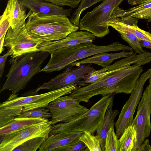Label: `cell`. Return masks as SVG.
<instances>
[{
    "instance_id": "obj_1",
    "label": "cell",
    "mask_w": 151,
    "mask_h": 151,
    "mask_svg": "<svg viewBox=\"0 0 151 151\" xmlns=\"http://www.w3.org/2000/svg\"><path fill=\"white\" fill-rule=\"evenodd\" d=\"M143 71L142 66L137 64L109 71L96 82L75 89L70 96L80 102H88L91 98L98 95L131 93Z\"/></svg>"
},
{
    "instance_id": "obj_2",
    "label": "cell",
    "mask_w": 151,
    "mask_h": 151,
    "mask_svg": "<svg viewBox=\"0 0 151 151\" xmlns=\"http://www.w3.org/2000/svg\"><path fill=\"white\" fill-rule=\"evenodd\" d=\"M132 50L130 47L118 41L106 45H98L92 42H85L61 48L50 54V59L41 69V72L50 73L59 71L74 62L101 53Z\"/></svg>"
},
{
    "instance_id": "obj_3",
    "label": "cell",
    "mask_w": 151,
    "mask_h": 151,
    "mask_svg": "<svg viewBox=\"0 0 151 151\" xmlns=\"http://www.w3.org/2000/svg\"><path fill=\"white\" fill-rule=\"evenodd\" d=\"M25 25L30 37L41 44L63 39L79 29L65 16H39L34 12L28 17Z\"/></svg>"
},
{
    "instance_id": "obj_4",
    "label": "cell",
    "mask_w": 151,
    "mask_h": 151,
    "mask_svg": "<svg viewBox=\"0 0 151 151\" xmlns=\"http://www.w3.org/2000/svg\"><path fill=\"white\" fill-rule=\"evenodd\" d=\"M50 54L41 51L11 58L9 61L10 68L0 93L9 90L12 94H17L24 89L34 76L41 72V65Z\"/></svg>"
},
{
    "instance_id": "obj_5",
    "label": "cell",
    "mask_w": 151,
    "mask_h": 151,
    "mask_svg": "<svg viewBox=\"0 0 151 151\" xmlns=\"http://www.w3.org/2000/svg\"><path fill=\"white\" fill-rule=\"evenodd\" d=\"M114 94L104 96L86 112L69 122L52 125L49 135L63 132H87L94 134L102 121L108 106Z\"/></svg>"
},
{
    "instance_id": "obj_6",
    "label": "cell",
    "mask_w": 151,
    "mask_h": 151,
    "mask_svg": "<svg viewBox=\"0 0 151 151\" xmlns=\"http://www.w3.org/2000/svg\"><path fill=\"white\" fill-rule=\"evenodd\" d=\"M124 0H104L80 20L79 29L89 32L97 38H102L110 32L107 22L114 10Z\"/></svg>"
},
{
    "instance_id": "obj_7",
    "label": "cell",
    "mask_w": 151,
    "mask_h": 151,
    "mask_svg": "<svg viewBox=\"0 0 151 151\" xmlns=\"http://www.w3.org/2000/svg\"><path fill=\"white\" fill-rule=\"evenodd\" d=\"M80 86L74 85L50 91L40 94L18 96V94H11L6 101L0 104V107H23V111L40 107H46L52 101L60 96L70 94Z\"/></svg>"
},
{
    "instance_id": "obj_8",
    "label": "cell",
    "mask_w": 151,
    "mask_h": 151,
    "mask_svg": "<svg viewBox=\"0 0 151 151\" xmlns=\"http://www.w3.org/2000/svg\"><path fill=\"white\" fill-rule=\"evenodd\" d=\"M92 63L81 65L77 67L68 69L66 68L62 73L57 75L47 82H45L36 88L25 92L22 96L37 94L41 90L47 89L50 91L76 85L81 87L85 86L86 84L83 80L84 77L94 69L91 66Z\"/></svg>"
},
{
    "instance_id": "obj_9",
    "label": "cell",
    "mask_w": 151,
    "mask_h": 151,
    "mask_svg": "<svg viewBox=\"0 0 151 151\" xmlns=\"http://www.w3.org/2000/svg\"><path fill=\"white\" fill-rule=\"evenodd\" d=\"M52 126L50 121L47 119L1 136L2 138L0 151H13L19 145L30 139L48 137Z\"/></svg>"
},
{
    "instance_id": "obj_10",
    "label": "cell",
    "mask_w": 151,
    "mask_h": 151,
    "mask_svg": "<svg viewBox=\"0 0 151 151\" xmlns=\"http://www.w3.org/2000/svg\"><path fill=\"white\" fill-rule=\"evenodd\" d=\"M26 21L15 29L10 27L6 33L4 46L9 48L11 58L40 51L38 46L41 43L30 37L26 28Z\"/></svg>"
},
{
    "instance_id": "obj_11",
    "label": "cell",
    "mask_w": 151,
    "mask_h": 151,
    "mask_svg": "<svg viewBox=\"0 0 151 151\" xmlns=\"http://www.w3.org/2000/svg\"><path fill=\"white\" fill-rule=\"evenodd\" d=\"M149 82L142 93L137 113L132 124L137 132L136 142L132 151H137L151 132V77L149 78Z\"/></svg>"
},
{
    "instance_id": "obj_12",
    "label": "cell",
    "mask_w": 151,
    "mask_h": 151,
    "mask_svg": "<svg viewBox=\"0 0 151 151\" xmlns=\"http://www.w3.org/2000/svg\"><path fill=\"white\" fill-rule=\"evenodd\" d=\"M80 102L69 95L60 96L50 102L47 108L52 114V125L72 121L86 112L89 109Z\"/></svg>"
},
{
    "instance_id": "obj_13",
    "label": "cell",
    "mask_w": 151,
    "mask_h": 151,
    "mask_svg": "<svg viewBox=\"0 0 151 151\" xmlns=\"http://www.w3.org/2000/svg\"><path fill=\"white\" fill-rule=\"evenodd\" d=\"M151 77V69L150 68L139 77L136 86L124 105L118 119L115 124L116 133L118 138L125 129L132 124L134 114L142 97L144 84Z\"/></svg>"
},
{
    "instance_id": "obj_14",
    "label": "cell",
    "mask_w": 151,
    "mask_h": 151,
    "mask_svg": "<svg viewBox=\"0 0 151 151\" xmlns=\"http://www.w3.org/2000/svg\"><path fill=\"white\" fill-rule=\"evenodd\" d=\"M96 37L92 33L86 31L73 32L63 39L42 43L38 46L40 51L49 52L61 48L68 47L85 42H93Z\"/></svg>"
},
{
    "instance_id": "obj_15",
    "label": "cell",
    "mask_w": 151,
    "mask_h": 151,
    "mask_svg": "<svg viewBox=\"0 0 151 151\" xmlns=\"http://www.w3.org/2000/svg\"><path fill=\"white\" fill-rule=\"evenodd\" d=\"M26 9L39 16L60 15L67 17H71V8L65 9L45 0H18Z\"/></svg>"
},
{
    "instance_id": "obj_16",
    "label": "cell",
    "mask_w": 151,
    "mask_h": 151,
    "mask_svg": "<svg viewBox=\"0 0 151 151\" xmlns=\"http://www.w3.org/2000/svg\"><path fill=\"white\" fill-rule=\"evenodd\" d=\"M83 133L81 132H63L49 135L38 150L54 151L57 148L69 145L78 140Z\"/></svg>"
},
{
    "instance_id": "obj_17",
    "label": "cell",
    "mask_w": 151,
    "mask_h": 151,
    "mask_svg": "<svg viewBox=\"0 0 151 151\" xmlns=\"http://www.w3.org/2000/svg\"><path fill=\"white\" fill-rule=\"evenodd\" d=\"M134 53L133 50L130 51H122L118 53H101L91 57L74 62L69 65L66 68L71 69L74 66H78L81 65L88 63L94 64L105 68L110 65L115 60L130 56Z\"/></svg>"
},
{
    "instance_id": "obj_18",
    "label": "cell",
    "mask_w": 151,
    "mask_h": 151,
    "mask_svg": "<svg viewBox=\"0 0 151 151\" xmlns=\"http://www.w3.org/2000/svg\"><path fill=\"white\" fill-rule=\"evenodd\" d=\"M3 13L7 17L10 27L14 29L26 21L32 12L29 10L26 14L25 8L18 0H8Z\"/></svg>"
},
{
    "instance_id": "obj_19",
    "label": "cell",
    "mask_w": 151,
    "mask_h": 151,
    "mask_svg": "<svg viewBox=\"0 0 151 151\" xmlns=\"http://www.w3.org/2000/svg\"><path fill=\"white\" fill-rule=\"evenodd\" d=\"M114 98V97L111 100L103 120L96 132V136L100 140L102 151H105V140L107 133L111 127H114L115 119L119 113L117 110L113 109Z\"/></svg>"
},
{
    "instance_id": "obj_20",
    "label": "cell",
    "mask_w": 151,
    "mask_h": 151,
    "mask_svg": "<svg viewBox=\"0 0 151 151\" xmlns=\"http://www.w3.org/2000/svg\"><path fill=\"white\" fill-rule=\"evenodd\" d=\"M109 27L117 31H126L134 35L139 40H146L151 42V33L139 28L137 25L131 26L122 22L118 17L110 19L107 23Z\"/></svg>"
},
{
    "instance_id": "obj_21",
    "label": "cell",
    "mask_w": 151,
    "mask_h": 151,
    "mask_svg": "<svg viewBox=\"0 0 151 151\" xmlns=\"http://www.w3.org/2000/svg\"><path fill=\"white\" fill-rule=\"evenodd\" d=\"M136 53L130 56L118 60L114 63L107 66L108 71H111L132 64H137L141 65L148 64L151 62V52L145 51L144 52L137 55Z\"/></svg>"
},
{
    "instance_id": "obj_22",
    "label": "cell",
    "mask_w": 151,
    "mask_h": 151,
    "mask_svg": "<svg viewBox=\"0 0 151 151\" xmlns=\"http://www.w3.org/2000/svg\"><path fill=\"white\" fill-rule=\"evenodd\" d=\"M46 119L40 117H16L9 123L0 127V135L3 136L8 133Z\"/></svg>"
},
{
    "instance_id": "obj_23",
    "label": "cell",
    "mask_w": 151,
    "mask_h": 151,
    "mask_svg": "<svg viewBox=\"0 0 151 151\" xmlns=\"http://www.w3.org/2000/svg\"><path fill=\"white\" fill-rule=\"evenodd\" d=\"M137 132L131 124L124 130L119 139V151H132L136 143Z\"/></svg>"
},
{
    "instance_id": "obj_24",
    "label": "cell",
    "mask_w": 151,
    "mask_h": 151,
    "mask_svg": "<svg viewBox=\"0 0 151 151\" xmlns=\"http://www.w3.org/2000/svg\"><path fill=\"white\" fill-rule=\"evenodd\" d=\"M23 109L22 106L0 107V127L9 123L19 115L22 112Z\"/></svg>"
},
{
    "instance_id": "obj_25",
    "label": "cell",
    "mask_w": 151,
    "mask_h": 151,
    "mask_svg": "<svg viewBox=\"0 0 151 151\" xmlns=\"http://www.w3.org/2000/svg\"><path fill=\"white\" fill-rule=\"evenodd\" d=\"M79 139L83 142L87 147L85 151H102L100 140L96 135L86 132H84Z\"/></svg>"
},
{
    "instance_id": "obj_26",
    "label": "cell",
    "mask_w": 151,
    "mask_h": 151,
    "mask_svg": "<svg viewBox=\"0 0 151 151\" xmlns=\"http://www.w3.org/2000/svg\"><path fill=\"white\" fill-rule=\"evenodd\" d=\"M103 0H81L78 7L73 13L70 21L79 27L80 17L82 12L87 8Z\"/></svg>"
},
{
    "instance_id": "obj_27",
    "label": "cell",
    "mask_w": 151,
    "mask_h": 151,
    "mask_svg": "<svg viewBox=\"0 0 151 151\" xmlns=\"http://www.w3.org/2000/svg\"><path fill=\"white\" fill-rule=\"evenodd\" d=\"M48 137H39L30 139L16 147L13 151H36Z\"/></svg>"
},
{
    "instance_id": "obj_28",
    "label": "cell",
    "mask_w": 151,
    "mask_h": 151,
    "mask_svg": "<svg viewBox=\"0 0 151 151\" xmlns=\"http://www.w3.org/2000/svg\"><path fill=\"white\" fill-rule=\"evenodd\" d=\"M117 32L120 34L121 38L126 42L134 51L139 54L145 52L139 42V39L133 34L128 32L121 30Z\"/></svg>"
},
{
    "instance_id": "obj_29",
    "label": "cell",
    "mask_w": 151,
    "mask_h": 151,
    "mask_svg": "<svg viewBox=\"0 0 151 151\" xmlns=\"http://www.w3.org/2000/svg\"><path fill=\"white\" fill-rule=\"evenodd\" d=\"M40 117L48 119L52 118V114L47 108L40 107L22 112L16 117Z\"/></svg>"
},
{
    "instance_id": "obj_30",
    "label": "cell",
    "mask_w": 151,
    "mask_h": 151,
    "mask_svg": "<svg viewBox=\"0 0 151 151\" xmlns=\"http://www.w3.org/2000/svg\"><path fill=\"white\" fill-rule=\"evenodd\" d=\"M114 127L107 133L105 140V151H119L118 138L115 132Z\"/></svg>"
},
{
    "instance_id": "obj_31",
    "label": "cell",
    "mask_w": 151,
    "mask_h": 151,
    "mask_svg": "<svg viewBox=\"0 0 151 151\" xmlns=\"http://www.w3.org/2000/svg\"><path fill=\"white\" fill-rule=\"evenodd\" d=\"M108 70L107 67L98 70L94 69L86 75L83 77V80L86 84L92 83L108 74L109 72Z\"/></svg>"
},
{
    "instance_id": "obj_32",
    "label": "cell",
    "mask_w": 151,
    "mask_h": 151,
    "mask_svg": "<svg viewBox=\"0 0 151 151\" xmlns=\"http://www.w3.org/2000/svg\"><path fill=\"white\" fill-rule=\"evenodd\" d=\"M86 147L83 142L79 139L69 145L57 148L54 151H84Z\"/></svg>"
},
{
    "instance_id": "obj_33",
    "label": "cell",
    "mask_w": 151,
    "mask_h": 151,
    "mask_svg": "<svg viewBox=\"0 0 151 151\" xmlns=\"http://www.w3.org/2000/svg\"><path fill=\"white\" fill-rule=\"evenodd\" d=\"M61 6H68L71 8L78 7L81 0H45Z\"/></svg>"
},
{
    "instance_id": "obj_34",
    "label": "cell",
    "mask_w": 151,
    "mask_h": 151,
    "mask_svg": "<svg viewBox=\"0 0 151 151\" xmlns=\"http://www.w3.org/2000/svg\"><path fill=\"white\" fill-rule=\"evenodd\" d=\"M123 16H128L137 19H147L148 22H151V7L142 11Z\"/></svg>"
},
{
    "instance_id": "obj_35",
    "label": "cell",
    "mask_w": 151,
    "mask_h": 151,
    "mask_svg": "<svg viewBox=\"0 0 151 151\" xmlns=\"http://www.w3.org/2000/svg\"><path fill=\"white\" fill-rule=\"evenodd\" d=\"M10 26L8 18L6 15L3 13L0 18V38L6 35Z\"/></svg>"
},
{
    "instance_id": "obj_36",
    "label": "cell",
    "mask_w": 151,
    "mask_h": 151,
    "mask_svg": "<svg viewBox=\"0 0 151 151\" xmlns=\"http://www.w3.org/2000/svg\"><path fill=\"white\" fill-rule=\"evenodd\" d=\"M151 7V0L138 5L137 6L125 10L123 15H127L132 13L142 11Z\"/></svg>"
},
{
    "instance_id": "obj_37",
    "label": "cell",
    "mask_w": 151,
    "mask_h": 151,
    "mask_svg": "<svg viewBox=\"0 0 151 151\" xmlns=\"http://www.w3.org/2000/svg\"><path fill=\"white\" fill-rule=\"evenodd\" d=\"M11 55V52L9 50L6 53L0 56V78H1L3 75L7 58L9 56Z\"/></svg>"
},
{
    "instance_id": "obj_38",
    "label": "cell",
    "mask_w": 151,
    "mask_h": 151,
    "mask_svg": "<svg viewBox=\"0 0 151 151\" xmlns=\"http://www.w3.org/2000/svg\"><path fill=\"white\" fill-rule=\"evenodd\" d=\"M120 20L123 23L129 25H137L138 19L128 16H123L119 17Z\"/></svg>"
},
{
    "instance_id": "obj_39",
    "label": "cell",
    "mask_w": 151,
    "mask_h": 151,
    "mask_svg": "<svg viewBox=\"0 0 151 151\" xmlns=\"http://www.w3.org/2000/svg\"><path fill=\"white\" fill-rule=\"evenodd\" d=\"M137 151H151V145L148 139H147L140 145Z\"/></svg>"
},
{
    "instance_id": "obj_40",
    "label": "cell",
    "mask_w": 151,
    "mask_h": 151,
    "mask_svg": "<svg viewBox=\"0 0 151 151\" xmlns=\"http://www.w3.org/2000/svg\"><path fill=\"white\" fill-rule=\"evenodd\" d=\"M151 0H128V3L131 5H138Z\"/></svg>"
},
{
    "instance_id": "obj_41",
    "label": "cell",
    "mask_w": 151,
    "mask_h": 151,
    "mask_svg": "<svg viewBox=\"0 0 151 151\" xmlns=\"http://www.w3.org/2000/svg\"><path fill=\"white\" fill-rule=\"evenodd\" d=\"M139 40V42L141 46L151 49V42L150 41L141 40Z\"/></svg>"
},
{
    "instance_id": "obj_42",
    "label": "cell",
    "mask_w": 151,
    "mask_h": 151,
    "mask_svg": "<svg viewBox=\"0 0 151 151\" xmlns=\"http://www.w3.org/2000/svg\"><path fill=\"white\" fill-rule=\"evenodd\" d=\"M6 35L3 36L1 38H0V53L4 50V42Z\"/></svg>"
}]
</instances>
